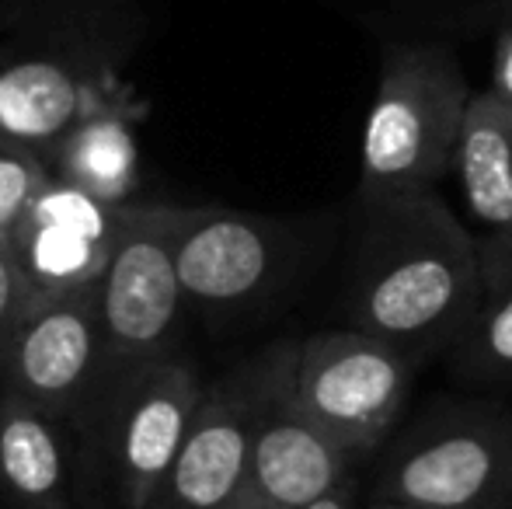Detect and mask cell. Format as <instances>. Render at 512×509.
<instances>
[{"label": "cell", "mask_w": 512, "mask_h": 509, "mask_svg": "<svg viewBox=\"0 0 512 509\" xmlns=\"http://www.w3.org/2000/svg\"><path fill=\"white\" fill-rule=\"evenodd\" d=\"M185 300L203 311H248L283 290L304 262L293 220L227 206H182L175 245Z\"/></svg>", "instance_id": "9c48e42d"}, {"label": "cell", "mask_w": 512, "mask_h": 509, "mask_svg": "<svg viewBox=\"0 0 512 509\" xmlns=\"http://www.w3.org/2000/svg\"><path fill=\"white\" fill-rule=\"evenodd\" d=\"M297 342H276L265 353L206 387L192 429L168 478L143 509H237L258 429L293 384Z\"/></svg>", "instance_id": "8992f818"}, {"label": "cell", "mask_w": 512, "mask_h": 509, "mask_svg": "<svg viewBox=\"0 0 512 509\" xmlns=\"http://www.w3.org/2000/svg\"><path fill=\"white\" fill-rule=\"evenodd\" d=\"M115 91L56 56L0 63V143L35 150L46 161L49 150Z\"/></svg>", "instance_id": "7c38bea8"}, {"label": "cell", "mask_w": 512, "mask_h": 509, "mask_svg": "<svg viewBox=\"0 0 512 509\" xmlns=\"http://www.w3.org/2000/svg\"><path fill=\"white\" fill-rule=\"evenodd\" d=\"M32 307V293L28 283L21 279L18 262L7 252V245L0 241V353H4L7 339L18 328V321L25 318V311Z\"/></svg>", "instance_id": "ac0fdd59"}, {"label": "cell", "mask_w": 512, "mask_h": 509, "mask_svg": "<svg viewBox=\"0 0 512 509\" xmlns=\"http://www.w3.org/2000/svg\"><path fill=\"white\" fill-rule=\"evenodd\" d=\"M474 91L443 42H391L359 147L356 199L425 192L457 161Z\"/></svg>", "instance_id": "7a4b0ae2"}, {"label": "cell", "mask_w": 512, "mask_h": 509, "mask_svg": "<svg viewBox=\"0 0 512 509\" xmlns=\"http://www.w3.org/2000/svg\"><path fill=\"white\" fill-rule=\"evenodd\" d=\"M53 178L115 206H129L140 189V143L122 91L81 119L46 154Z\"/></svg>", "instance_id": "5bb4252c"}, {"label": "cell", "mask_w": 512, "mask_h": 509, "mask_svg": "<svg viewBox=\"0 0 512 509\" xmlns=\"http://www.w3.org/2000/svg\"><path fill=\"white\" fill-rule=\"evenodd\" d=\"M203 398L199 370L178 353L115 370L88 433L119 509H143L154 499Z\"/></svg>", "instance_id": "5b68a950"}, {"label": "cell", "mask_w": 512, "mask_h": 509, "mask_svg": "<svg viewBox=\"0 0 512 509\" xmlns=\"http://www.w3.org/2000/svg\"><path fill=\"white\" fill-rule=\"evenodd\" d=\"M0 499L7 509H74L60 422L11 394L0 398Z\"/></svg>", "instance_id": "9a60e30c"}, {"label": "cell", "mask_w": 512, "mask_h": 509, "mask_svg": "<svg viewBox=\"0 0 512 509\" xmlns=\"http://www.w3.org/2000/svg\"><path fill=\"white\" fill-rule=\"evenodd\" d=\"M481 297L453 349L450 370L467 384H512V252L481 245Z\"/></svg>", "instance_id": "2e32d148"}, {"label": "cell", "mask_w": 512, "mask_h": 509, "mask_svg": "<svg viewBox=\"0 0 512 509\" xmlns=\"http://www.w3.org/2000/svg\"><path fill=\"white\" fill-rule=\"evenodd\" d=\"M453 175L467 199L481 245L512 252V102L492 88L474 91Z\"/></svg>", "instance_id": "4fadbf2b"}, {"label": "cell", "mask_w": 512, "mask_h": 509, "mask_svg": "<svg viewBox=\"0 0 512 509\" xmlns=\"http://www.w3.org/2000/svg\"><path fill=\"white\" fill-rule=\"evenodd\" d=\"M112 374L95 290L35 300L0 353L4 394L84 433Z\"/></svg>", "instance_id": "52a82bcc"}, {"label": "cell", "mask_w": 512, "mask_h": 509, "mask_svg": "<svg viewBox=\"0 0 512 509\" xmlns=\"http://www.w3.org/2000/svg\"><path fill=\"white\" fill-rule=\"evenodd\" d=\"M492 91L512 102V21L495 28V56H492Z\"/></svg>", "instance_id": "d6986e66"}, {"label": "cell", "mask_w": 512, "mask_h": 509, "mask_svg": "<svg viewBox=\"0 0 512 509\" xmlns=\"http://www.w3.org/2000/svg\"><path fill=\"white\" fill-rule=\"evenodd\" d=\"M182 206L129 203L102 279L95 283L112 370L175 353L189 307L178 279L175 245Z\"/></svg>", "instance_id": "ba28073f"}, {"label": "cell", "mask_w": 512, "mask_h": 509, "mask_svg": "<svg viewBox=\"0 0 512 509\" xmlns=\"http://www.w3.org/2000/svg\"><path fill=\"white\" fill-rule=\"evenodd\" d=\"M359 506H363V478L352 475V478H345L338 489H331L328 496L317 499V503L307 509H359Z\"/></svg>", "instance_id": "ffe728a7"}, {"label": "cell", "mask_w": 512, "mask_h": 509, "mask_svg": "<svg viewBox=\"0 0 512 509\" xmlns=\"http://www.w3.org/2000/svg\"><path fill=\"white\" fill-rule=\"evenodd\" d=\"M126 206L49 175L4 238L35 300L95 290L122 231Z\"/></svg>", "instance_id": "30bf717a"}, {"label": "cell", "mask_w": 512, "mask_h": 509, "mask_svg": "<svg viewBox=\"0 0 512 509\" xmlns=\"http://www.w3.org/2000/svg\"><path fill=\"white\" fill-rule=\"evenodd\" d=\"M495 21H499V25L512 21V0H502V4H495Z\"/></svg>", "instance_id": "7402d4cb"}, {"label": "cell", "mask_w": 512, "mask_h": 509, "mask_svg": "<svg viewBox=\"0 0 512 509\" xmlns=\"http://www.w3.org/2000/svg\"><path fill=\"white\" fill-rule=\"evenodd\" d=\"M359 509H415V506L398 503V499H384V496H366Z\"/></svg>", "instance_id": "44dd1931"}, {"label": "cell", "mask_w": 512, "mask_h": 509, "mask_svg": "<svg viewBox=\"0 0 512 509\" xmlns=\"http://www.w3.org/2000/svg\"><path fill=\"white\" fill-rule=\"evenodd\" d=\"M418 367L377 335L331 328L297 342L290 398L317 429L366 461L398 433Z\"/></svg>", "instance_id": "277c9868"}, {"label": "cell", "mask_w": 512, "mask_h": 509, "mask_svg": "<svg viewBox=\"0 0 512 509\" xmlns=\"http://www.w3.org/2000/svg\"><path fill=\"white\" fill-rule=\"evenodd\" d=\"M370 496L415 509H512V408L436 398L380 450Z\"/></svg>", "instance_id": "3957f363"}, {"label": "cell", "mask_w": 512, "mask_h": 509, "mask_svg": "<svg viewBox=\"0 0 512 509\" xmlns=\"http://www.w3.org/2000/svg\"><path fill=\"white\" fill-rule=\"evenodd\" d=\"M290 387L258 429L237 509H307L363 464L293 405Z\"/></svg>", "instance_id": "8fae6325"}, {"label": "cell", "mask_w": 512, "mask_h": 509, "mask_svg": "<svg viewBox=\"0 0 512 509\" xmlns=\"http://www.w3.org/2000/svg\"><path fill=\"white\" fill-rule=\"evenodd\" d=\"M46 178L49 168L35 150L0 143V241L11 234V227L18 224V217Z\"/></svg>", "instance_id": "e0dca14e"}, {"label": "cell", "mask_w": 512, "mask_h": 509, "mask_svg": "<svg viewBox=\"0 0 512 509\" xmlns=\"http://www.w3.org/2000/svg\"><path fill=\"white\" fill-rule=\"evenodd\" d=\"M481 297L478 238L432 189L356 199L349 325L425 367L446 356Z\"/></svg>", "instance_id": "6da1fadb"}]
</instances>
